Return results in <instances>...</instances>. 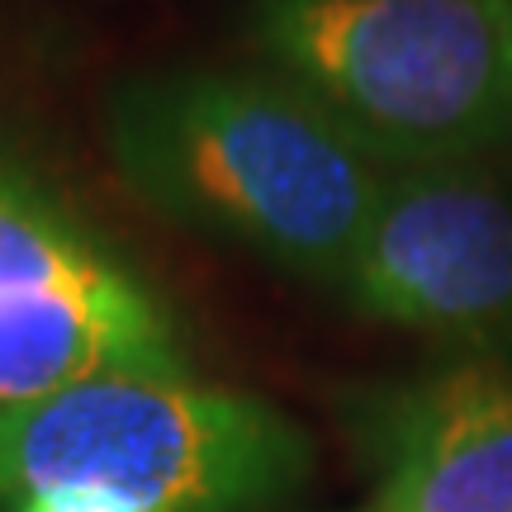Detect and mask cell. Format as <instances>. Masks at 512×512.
I'll list each match as a JSON object with an SVG mask.
<instances>
[{"mask_svg":"<svg viewBox=\"0 0 512 512\" xmlns=\"http://www.w3.org/2000/svg\"><path fill=\"white\" fill-rule=\"evenodd\" d=\"M105 143L162 219L337 285L384 176L318 100L275 72H152L110 95Z\"/></svg>","mask_w":512,"mask_h":512,"instance_id":"1","label":"cell"},{"mask_svg":"<svg viewBox=\"0 0 512 512\" xmlns=\"http://www.w3.org/2000/svg\"><path fill=\"white\" fill-rule=\"evenodd\" d=\"M309 475V437L275 403L185 370H114L0 413V508L100 489L133 512H290Z\"/></svg>","mask_w":512,"mask_h":512,"instance_id":"2","label":"cell"},{"mask_svg":"<svg viewBox=\"0 0 512 512\" xmlns=\"http://www.w3.org/2000/svg\"><path fill=\"white\" fill-rule=\"evenodd\" d=\"M247 34L375 162L512 143V0H252Z\"/></svg>","mask_w":512,"mask_h":512,"instance_id":"3","label":"cell"},{"mask_svg":"<svg viewBox=\"0 0 512 512\" xmlns=\"http://www.w3.org/2000/svg\"><path fill=\"white\" fill-rule=\"evenodd\" d=\"M114 370H185L176 318L48 185L0 162V413Z\"/></svg>","mask_w":512,"mask_h":512,"instance_id":"4","label":"cell"},{"mask_svg":"<svg viewBox=\"0 0 512 512\" xmlns=\"http://www.w3.org/2000/svg\"><path fill=\"white\" fill-rule=\"evenodd\" d=\"M337 290L408 332L479 351L512 337V171L446 162L384 176Z\"/></svg>","mask_w":512,"mask_h":512,"instance_id":"5","label":"cell"},{"mask_svg":"<svg viewBox=\"0 0 512 512\" xmlns=\"http://www.w3.org/2000/svg\"><path fill=\"white\" fill-rule=\"evenodd\" d=\"M370 470L356 512H512V356L470 351L342 399Z\"/></svg>","mask_w":512,"mask_h":512,"instance_id":"6","label":"cell"},{"mask_svg":"<svg viewBox=\"0 0 512 512\" xmlns=\"http://www.w3.org/2000/svg\"><path fill=\"white\" fill-rule=\"evenodd\" d=\"M15 512H133V508L119 503L114 494H100V489H53V494L24 498Z\"/></svg>","mask_w":512,"mask_h":512,"instance_id":"7","label":"cell"}]
</instances>
